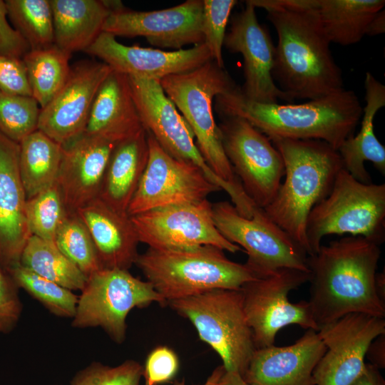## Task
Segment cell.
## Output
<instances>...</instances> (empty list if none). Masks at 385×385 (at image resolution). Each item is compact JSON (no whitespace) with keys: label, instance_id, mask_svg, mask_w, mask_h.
I'll return each mask as SVG.
<instances>
[{"label":"cell","instance_id":"1","mask_svg":"<svg viewBox=\"0 0 385 385\" xmlns=\"http://www.w3.org/2000/svg\"><path fill=\"white\" fill-rule=\"evenodd\" d=\"M267 11L277 35L272 77L291 103L344 88L342 71L312 0H248Z\"/></svg>","mask_w":385,"mask_h":385},{"label":"cell","instance_id":"2","mask_svg":"<svg viewBox=\"0 0 385 385\" xmlns=\"http://www.w3.org/2000/svg\"><path fill=\"white\" fill-rule=\"evenodd\" d=\"M380 255L379 245L350 235L307 256L308 302L319 329L351 313L384 318L385 302L375 288Z\"/></svg>","mask_w":385,"mask_h":385},{"label":"cell","instance_id":"3","mask_svg":"<svg viewBox=\"0 0 385 385\" xmlns=\"http://www.w3.org/2000/svg\"><path fill=\"white\" fill-rule=\"evenodd\" d=\"M215 100L222 118H243L270 140H320L336 150L354 135L363 114L356 93L346 89L300 104H272L248 100L237 86Z\"/></svg>","mask_w":385,"mask_h":385},{"label":"cell","instance_id":"4","mask_svg":"<svg viewBox=\"0 0 385 385\" xmlns=\"http://www.w3.org/2000/svg\"><path fill=\"white\" fill-rule=\"evenodd\" d=\"M284 164L285 179L272 202L268 217L289 234L308 255L306 224L312 209L330 193L344 168L337 150L320 140L273 139Z\"/></svg>","mask_w":385,"mask_h":385},{"label":"cell","instance_id":"5","mask_svg":"<svg viewBox=\"0 0 385 385\" xmlns=\"http://www.w3.org/2000/svg\"><path fill=\"white\" fill-rule=\"evenodd\" d=\"M135 265L166 305L214 289L239 290L245 283L257 279L245 264L229 260L222 250L212 245L148 247L138 255Z\"/></svg>","mask_w":385,"mask_h":385},{"label":"cell","instance_id":"6","mask_svg":"<svg viewBox=\"0 0 385 385\" xmlns=\"http://www.w3.org/2000/svg\"><path fill=\"white\" fill-rule=\"evenodd\" d=\"M160 83L182 114L204 160L222 180L242 187L226 157L213 115V100L237 87L228 73L213 61L189 72L170 75Z\"/></svg>","mask_w":385,"mask_h":385},{"label":"cell","instance_id":"7","mask_svg":"<svg viewBox=\"0 0 385 385\" xmlns=\"http://www.w3.org/2000/svg\"><path fill=\"white\" fill-rule=\"evenodd\" d=\"M361 236L381 245L385 240V184H366L342 168L329 195L310 211L306 224L308 256L328 235Z\"/></svg>","mask_w":385,"mask_h":385},{"label":"cell","instance_id":"8","mask_svg":"<svg viewBox=\"0 0 385 385\" xmlns=\"http://www.w3.org/2000/svg\"><path fill=\"white\" fill-rule=\"evenodd\" d=\"M167 305L192 323L225 371L243 376L256 348L240 289H214Z\"/></svg>","mask_w":385,"mask_h":385},{"label":"cell","instance_id":"9","mask_svg":"<svg viewBox=\"0 0 385 385\" xmlns=\"http://www.w3.org/2000/svg\"><path fill=\"white\" fill-rule=\"evenodd\" d=\"M153 302L166 306L149 282L126 270L103 268L87 277L71 325L78 329L101 327L113 341L121 344L125 339L129 312Z\"/></svg>","mask_w":385,"mask_h":385},{"label":"cell","instance_id":"10","mask_svg":"<svg viewBox=\"0 0 385 385\" xmlns=\"http://www.w3.org/2000/svg\"><path fill=\"white\" fill-rule=\"evenodd\" d=\"M215 225L230 242L245 249V265L257 278L283 268L309 272L307 254L291 236L257 207L250 218L239 214L227 201L212 204Z\"/></svg>","mask_w":385,"mask_h":385},{"label":"cell","instance_id":"11","mask_svg":"<svg viewBox=\"0 0 385 385\" xmlns=\"http://www.w3.org/2000/svg\"><path fill=\"white\" fill-rule=\"evenodd\" d=\"M309 272L283 268L245 283L240 289L256 349L274 345L277 333L297 324L318 331L308 301L292 303L289 293L309 282Z\"/></svg>","mask_w":385,"mask_h":385},{"label":"cell","instance_id":"12","mask_svg":"<svg viewBox=\"0 0 385 385\" xmlns=\"http://www.w3.org/2000/svg\"><path fill=\"white\" fill-rule=\"evenodd\" d=\"M222 118L218 127L225 154L246 194L264 209L275 197L284 175L282 157L271 140L246 120Z\"/></svg>","mask_w":385,"mask_h":385},{"label":"cell","instance_id":"13","mask_svg":"<svg viewBox=\"0 0 385 385\" xmlns=\"http://www.w3.org/2000/svg\"><path fill=\"white\" fill-rule=\"evenodd\" d=\"M128 76L131 94L144 129L170 156L200 169L228 195L234 186L218 176L208 166L196 144L193 133L175 104L167 96L160 82Z\"/></svg>","mask_w":385,"mask_h":385},{"label":"cell","instance_id":"14","mask_svg":"<svg viewBox=\"0 0 385 385\" xmlns=\"http://www.w3.org/2000/svg\"><path fill=\"white\" fill-rule=\"evenodd\" d=\"M139 242L157 249L212 245L235 253L241 247L216 227L212 204L207 199L155 208L130 216Z\"/></svg>","mask_w":385,"mask_h":385},{"label":"cell","instance_id":"15","mask_svg":"<svg viewBox=\"0 0 385 385\" xmlns=\"http://www.w3.org/2000/svg\"><path fill=\"white\" fill-rule=\"evenodd\" d=\"M146 132L148 163L129 204V216L158 207L200 201L222 190L200 169L170 156Z\"/></svg>","mask_w":385,"mask_h":385},{"label":"cell","instance_id":"16","mask_svg":"<svg viewBox=\"0 0 385 385\" xmlns=\"http://www.w3.org/2000/svg\"><path fill=\"white\" fill-rule=\"evenodd\" d=\"M317 333L327 349L313 371L314 385H351L364 371L369 346L385 334V319L351 313Z\"/></svg>","mask_w":385,"mask_h":385},{"label":"cell","instance_id":"17","mask_svg":"<svg viewBox=\"0 0 385 385\" xmlns=\"http://www.w3.org/2000/svg\"><path fill=\"white\" fill-rule=\"evenodd\" d=\"M203 0H188L168 9L135 11L124 8L111 13L103 32L114 36H143L153 46L183 49L204 42Z\"/></svg>","mask_w":385,"mask_h":385},{"label":"cell","instance_id":"18","mask_svg":"<svg viewBox=\"0 0 385 385\" xmlns=\"http://www.w3.org/2000/svg\"><path fill=\"white\" fill-rule=\"evenodd\" d=\"M112 70L89 60L71 66L63 86L41 109L38 130L62 145L83 134L96 93Z\"/></svg>","mask_w":385,"mask_h":385},{"label":"cell","instance_id":"19","mask_svg":"<svg viewBox=\"0 0 385 385\" xmlns=\"http://www.w3.org/2000/svg\"><path fill=\"white\" fill-rule=\"evenodd\" d=\"M255 9L245 1V7L232 19L223 46L243 57L245 83L240 91L246 98L262 103H291L273 79L275 46L259 23Z\"/></svg>","mask_w":385,"mask_h":385},{"label":"cell","instance_id":"20","mask_svg":"<svg viewBox=\"0 0 385 385\" xmlns=\"http://www.w3.org/2000/svg\"><path fill=\"white\" fill-rule=\"evenodd\" d=\"M85 52L101 59L118 72L158 81L170 75L191 71L212 61L204 42L188 49L165 51L125 46L106 32H102Z\"/></svg>","mask_w":385,"mask_h":385},{"label":"cell","instance_id":"21","mask_svg":"<svg viewBox=\"0 0 385 385\" xmlns=\"http://www.w3.org/2000/svg\"><path fill=\"white\" fill-rule=\"evenodd\" d=\"M118 143L83 133L63 145L57 184L68 212H76L98 197L110 157Z\"/></svg>","mask_w":385,"mask_h":385},{"label":"cell","instance_id":"22","mask_svg":"<svg viewBox=\"0 0 385 385\" xmlns=\"http://www.w3.org/2000/svg\"><path fill=\"white\" fill-rule=\"evenodd\" d=\"M326 349L309 329L292 345L256 349L242 377L250 385H314L313 371Z\"/></svg>","mask_w":385,"mask_h":385},{"label":"cell","instance_id":"23","mask_svg":"<svg viewBox=\"0 0 385 385\" xmlns=\"http://www.w3.org/2000/svg\"><path fill=\"white\" fill-rule=\"evenodd\" d=\"M19 144L0 133V265L8 272L20 265L32 235L26 215V196L19 170Z\"/></svg>","mask_w":385,"mask_h":385},{"label":"cell","instance_id":"24","mask_svg":"<svg viewBox=\"0 0 385 385\" xmlns=\"http://www.w3.org/2000/svg\"><path fill=\"white\" fill-rule=\"evenodd\" d=\"M76 212L90 232L103 268L129 270L139 255L140 242L130 217L99 197Z\"/></svg>","mask_w":385,"mask_h":385},{"label":"cell","instance_id":"25","mask_svg":"<svg viewBox=\"0 0 385 385\" xmlns=\"http://www.w3.org/2000/svg\"><path fill=\"white\" fill-rule=\"evenodd\" d=\"M143 128L128 76L112 70L96 93L84 133L120 142Z\"/></svg>","mask_w":385,"mask_h":385},{"label":"cell","instance_id":"26","mask_svg":"<svg viewBox=\"0 0 385 385\" xmlns=\"http://www.w3.org/2000/svg\"><path fill=\"white\" fill-rule=\"evenodd\" d=\"M54 45L71 55L85 51L103 32L109 15L124 9L120 1L50 0Z\"/></svg>","mask_w":385,"mask_h":385},{"label":"cell","instance_id":"27","mask_svg":"<svg viewBox=\"0 0 385 385\" xmlns=\"http://www.w3.org/2000/svg\"><path fill=\"white\" fill-rule=\"evenodd\" d=\"M366 105L363 108L360 131L346 138L338 148L343 168L354 179L372 183L364 162L370 161L383 175H385V147L379 141L374 132V116L385 106V86L370 72L364 80Z\"/></svg>","mask_w":385,"mask_h":385},{"label":"cell","instance_id":"28","mask_svg":"<svg viewBox=\"0 0 385 385\" xmlns=\"http://www.w3.org/2000/svg\"><path fill=\"white\" fill-rule=\"evenodd\" d=\"M148 153L144 128L118 143L110 157L98 197L113 210L127 213L146 168Z\"/></svg>","mask_w":385,"mask_h":385},{"label":"cell","instance_id":"29","mask_svg":"<svg viewBox=\"0 0 385 385\" xmlns=\"http://www.w3.org/2000/svg\"><path fill=\"white\" fill-rule=\"evenodd\" d=\"M322 29L330 43L341 46L357 43L366 35L384 0H312Z\"/></svg>","mask_w":385,"mask_h":385},{"label":"cell","instance_id":"30","mask_svg":"<svg viewBox=\"0 0 385 385\" xmlns=\"http://www.w3.org/2000/svg\"><path fill=\"white\" fill-rule=\"evenodd\" d=\"M19 144V170L29 199L57 183L63 148L39 130Z\"/></svg>","mask_w":385,"mask_h":385},{"label":"cell","instance_id":"31","mask_svg":"<svg viewBox=\"0 0 385 385\" xmlns=\"http://www.w3.org/2000/svg\"><path fill=\"white\" fill-rule=\"evenodd\" d=\"M20 265L36 274L71 291H81L86 275L57 247L55 242L31 235L21 254Z\"/></svg>","mask_w":385,"mask_h":385},{"label":"cell","instance_id":"32","mask_svg":"<svg viewBox=\"0 0 385 385\" xmlns=\"http://www.w3.org/2000/svg\"><path fill=\"white\" fill-rule=\"evenodd\" d=\"M71 55L55 45L31 50L22 58L26 68L32 97L41 109L55 96L66 82Z\"/></svg>","mask_w":385,"mask_h":385},{"label":"cell","instance_id":"33","mask_svg":"<svg viewBox=\"0 0 385 385\" xmlns=\"http://www.w3.org/2000/svg\"><path fill=\"white\" fill-rule=\"evenodd\" d=\"M8 18L24 37L31 50L54 45L53 13L50 0H6Z\"/></svg>","mask_w":385,"mask_h":385},{"label":"cell","instance_id":"34","mask_svg":"<svg viewBox=\"0 0 385 385\" xmlns=\"http://www.w3.org/2000/svg\"><path fill=\"white\" fill-rule=\"evenodd\" d=\"M18 287L38 301L51 314L72 319L78 297L73 291L45 279L21 265L8 272Z\"/></svg>","mask_w":385,"mask_h":385},{"label":"cell","instance_id":"35","mask_svg":"<svg viewBox=\"0 0 385 385\" xmlns=\"http://www.w3.org/2000/svg\"><path fill=\"white\" fill-rule=\"evenodd\" d=\"M55 244L86 277L103 269L90 232L76 212H68Z\"/></svg>","mask_w":385,"mask_h":385},{"label":"cell","instance_id":"36","mask_svg":"<svg viewBox=\"0 0 385 385\" xmlns=\"http://www.w3.org/2000/svg\"><path fill=\"white\" fill-rule=\"evenodd\" d=\"M68 212L57 183L26 200V215L30 232L46 241L55 242Z\"/></svg>","mask_w":385,"mask_h":385},{"label":"cell","instance_id":"37","mask_svg":"<svg viewBox=\"0 0 385 385\" xmlns=\"http://www.w3.org/2000/svg\"><path fill=\"white\" fill-rule=\"evenodd\" d=\"M41 107L32 96L0 91V133L19 143L38 130Z\"/></svg>","mask_w":385,"mask_h":385},{"label":"cell","instance_id":"38","mask_svg":"<svg viewBox=\"0 0 385 385\" xmlns=\"http://www.w3.org/2000/svg\"><path fill=\"white\" fill-rule=\"evenodd\" d=\"M143 366L128 359L111 366L93 362L76 373L70 385H140Z\"/></svg>","mask_w":385,"mask_h":385},{"label":"cell","instance_id":"39","mask_svg":"<svg viewBox=\"0 0 385 385\" xmlns=\"http://www.w3.org/2000/svg\"><path fill=\"white\" fill-rule=\"evenodd\" d=\"M236 0H203L202 34L212 59L224 68L222 46L226 27Z\"/></svg>","mask_w":385,"mask_h":385},{"label":"cell","instance_id":"40","mask_svg":"<svg viewBox=\"0 0 385 385\" xmlns=\"http://www.w3.org/2000/svg\"><path fill=\"white\" fill-rule=\"evenodd\" d=\"M179 369L175 352L165 346H159L148 355L143 366L145 385H159L173 380Z\"/></svg>","mask_w":385,"mask_h":385},{"label":"cell","instance_id":"41","mask_svg":"<svg viewBox=\"0 0 385 385\" xmlns=\"http://www.w3.org/2000/svg\"><path fill=\"white\" fill-rule=\"evenodd\" d=\"M22 308L18 287L0 265V334L14 329L21 318Z\"/></svg>","mask_w":385,"mask_h":385},{"label":"cell","instance_id":"42","mask_svg":"<svg viewBox=\"0 0 385 385\" xmlns=\"http://www.w3.org/2000/svg\"><path fill=\"white\" fill-rule=\"evenodd\" d=\"M0 91L32 96L26 66L21 58L0 55Z\"/></svg>","mask_w":385,"mask_h":385},{"label":"cell","instance_id":"43","mask_svg":"<svg viewBox=\"0 0 385 385\" xmlns=\"http://www.w3.org/2000/svg\"><path fill=\"white\" fill-rule=\"evenodd\" d=\"M30 51L27 41L9 23L6 2L0 0V55L22 59Z\"/></svg>","mask_w":385,"mask_h":385},{"label":"cell","instance_id":"44","mask_svg":"<svg viewBox=\"0 0 385 385\" xmlns=\"http://www.w3.org/2000/svg\"><path fill=\"white\" fill-rule=\"evenodd\" d=\"M366 356L377 369L385 367V334L374 339L368 347Z\"/></svg>","mask_w":385,"mask_h":385},{"label":"cell","instance_id":"45","mask_svg":"<svg viewBox=\"0 0 385 385\" xmlns=\"http://www.w3.org/2000/svg\"><path fill=\"white\" fill-rule=\"evenodd\" d=\"M351 385H385V381L379 369L366 364L364 372Z\"/></svg>","mask_w":385,"mask_h":385},{"label":"cell","instance_id":"46","mask_svg":"<svg viewBox=\"0 0 385 385\" xmlns=\"http://www.w3.org/2000/svg\"><path fill=\"white\" fill-rule=\"evenodd\" d=\"M385 31V10L379 11L369 24L366 35L374 36L384 34Z\"/></svg>","mask_w":385,"mask_h":385},{"label":"cell","instance_id":"47","mask_svg":"<svg viewBox=\"0 0 385 385\" xmlns=\"http://www.w3.org/2000/svg\"><path fill=\"white\" fill-rule=\"evenodd\" d=\"M217 385H250L235 371H225Z\"/></svg>","mask_w":385,"mask_h":385},{"label":"cell","instance_id":"48","mask_svg":"<svg viewBox=\"0 0 385 385\" xmlns=\"http://www.w3.org/2000/svg\"><path fill=\"white\" fill-rule=\"evenodd\" d=\"M225 371V369L222 364L217 366L202 385H217ZM173 385H185V379L175 380L173 381Z\"/></svg>","mask_w":385,"mask_h":385},{"label":"cell","instance_id":"49","mask_svg":"<svg viewBox=\"0 0 385 385\" xmlns=\"http://www.w3.org/2000/svg\"><path fill=\"white\" fill-rule=\"evenodd\" d=\"M375 288L378 297L385 302V272H377L375 278Z\"/></svg>","mask_w":385,"mask_h":385}]
</instances>
